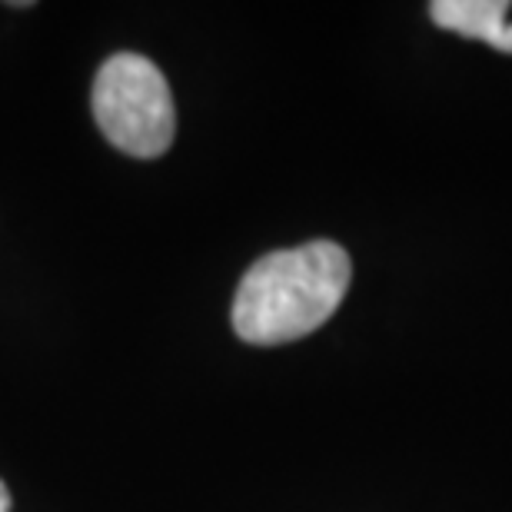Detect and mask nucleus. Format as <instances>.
I'll use <instances>...</instances> for the list:
<instances>
[{
    "mask_svg": "<svg viewBox=\"0 0 512 512\" xmlns=\"http://www.w3.org/2000/svg\"><path fill=\"white\" fill-rule=\"evenodd\" d=\"M350 276V253L330 240L266 253L237 286L233 330L253 346L303 340L340 310Z\"/></svg>",
    "mask_w": 512,
    "mask_h": 512,
    "instance_id": "obj_1",
    "label": "nucleus"
},
{
    "mask_svg": "<svg viewBox=\"0 0 512 512\" xmlns=\"http://www.w3.org/2000/svg\"><path fill=\"white\" fill-rule=\"evenodd\" d=\"M506 10V0H433L429 17L436 27L512 54V24H506Z\"/></svg>",
    "mask_w": 512,
    "mask_h": 512,
    "instance_id": "obj_3",
    "label": "nucleus"
},
{
    "mask_svg": "<svg viewBox=\"0 0 512 512\" xmlns=\"http://www.w3.org/2000/svg\"><path fill=\"white\" fill-rule=\"evenodd\" d=\"M94 120L120 153L163 157L177 133V107L163 70L140 54L110 57L94 80Z\"/></svg>",
    "mask_w": 512,
    "mask_h": 512,
    "instance_id": "obj_2",
    "label": "nucleus"
},
{
    "mask_svg": "<svg viewBox=\"0 0 512 512\" xmlns=\"http://www.w3.org/2000/svg\"><path fill=\"white\" fill-rule=\"evenodd\" d=\"M0 512H10V493H7L4 479H0Z\"/></svg>",
    "mask_w": 512,
    "mask_h": 512,
    "instance_id": "obj_4",
    "label": "nucleus"
}]
</instances>
